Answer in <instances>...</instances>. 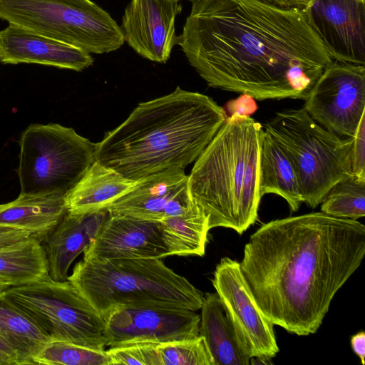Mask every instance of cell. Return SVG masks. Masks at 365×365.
Listing matches in <instances>:
<instances>
[{
  "label": "cell",
  "instance_id": "obj_1",
  "mask_svg": "<svg viewBox=\"0 0 365 365\" xmlns=\"http://www.w3.org/2000/svg\"><path fill=\"white\" fill-rule=\"evenodd\" d=\"M178 45L215 88L257 100H305L332 63L302 8L262 0H200Z\"/></svg>",
  "mask_w": 365,
  "mask_h": 365
},
{
  "label": "cell",
  "instance_id": "obj_2",
  "mask_svg": "<svg viewBox=\"0 0 365 365\" xmlns=\"http://www.w3.org/2000/svg\"><path fill=\"white\" fill-rule=\"evenodd\" d=\"M365 255V226L322 212L270 221L245 245L242 274L263 314L298 336L317 332Z\"/></svg>",
  "mask_w": 365,
  "mask_h": 365
},
{
  "label": "cell",
  "instance_id": "obj_3",
  "mask_svg": "<svg viewBox=\"0 0 365 365\" xmlns=\"http://www.w3.org/2000/svg\"><path fill=\"white\" fill-rule=\"evenodd\" d=\"M227 118L210 97L177 87L140 103L128 118L96 143L95 160L138 181L196 160Z\"/></svg>",
  "mask_w": 365,
  "mask_h": 365
},
{
  "label": "cell",
  "instance_id": "obj_4",
  "mask_svg": "<svg viewBox=\"0 0 365 365\" xmlns=\"http://www.w3.org/2000/svg\"><path fill=\"white\" fill-rule=\"evenodd\" d=\"M262 132L259 123L235 111L196 159L188 188L210 230L222 227L241 235L256 221Z\"/></svg>",
  "mask_w": 365,
  "mask_h": 365
},
{
  "label": "cell",
  "instance_id": "obj_5",
  "mask_svg": "<svg viewBox=\"0 0 365 365\" xmlns=\"http://www.w3.org/2000/svg\"><path fill=\"white\" fill-rule=\"evenodd\" d=\"M67 279L103 317L125 306H163L197 311L204 295L162 259H84Z\"/></svg>",
  "mask_w": 365,
  "mask_h": 365
},
{
  "label": "cell",
  "instance_id": "obj_6",
  "mask_svg": "<svg viewBox=\"0 0 365 365\" xmlns=\"http://www.w3.org/2000/svg\"><path fill=\"white\" fill-rule=\"evenodd\" d=\"M263 129L287 153L302 202L310 207H317L334 184L353 175L351 138L342 140L324 128L304 108L277 113Z\"/></svg>",
  "mask_w": 365,
  "mask_h": 365
},
{
  "label": "cell",
  "instance_id": "obj_7",
  "mask_svg": "<svg viewBox=\"0 0 365 365\" xmlns=\"http://www.w3.org/2000/svg\"><path fill=\"white\" fill-rule=\"evenodd\" d=\"M0 19L90 53L114 51L125 42L120 26L91 0H0Z\"/></svg>",
  "mask_w": 365,
  "mask_h": 365
},
{
  "label": "cell",
  "instance_id": "obj_8",
  "mask_svg": "<svg viewBox=\"0 0 365 365\" xmlns=\"http://www.w3.org/2000/svg\"><path fill=\"white\" fill-rule=\"evenodd\" d=\"M95 145L71 128L30 125L19 140L20 194L66 197L94 162Z\"/></svg>",
  "mask_w": 365,
  "mask_h": 365
},
{
  "label": "cell",
  "instance_id": "obj_9",
  "mask_svg": "<svg viewBox=\"0 0 365 365\" xmlns=\"http://www.w3.org/2000/svg\"><path fill=\"white\" fill-rule=\"evenodd\" d=\"M28 316L51 341L104 350L103 317L68 279L42 280L7 288L2 294Z\"/></svg>",
  "mask_w": 365,
  "mask_h": 365
},
{
  "label": "cell",
  "instance_id": "obj_10",
  "mask_svg": "<svg viewBox=\"0 0 365 365\" xmlns=\"http://www.w3.org/2000/svg\"><path fill=\"white\" fill-rule=\"evenodd\" d=\"M304 101V108L316 123L352 137L365 114L364 65L333 61Z\"/></svg>",
  "mask_w": 365,
  "mask_h": 365
},
{
  "label": "cell",
  "instance_id": "obj_11",
  "mask_svg": "<svg viewBox=\"0 0 365 365\" xmlns=\"http://www.w3.org/2000/svg\"><path fill=\"white\" fill-rule=\"evenodd\" d=\"M107 346L163 344L199 336L200 315L195 311L163 306H125L103 317Z\"/></svg>",
  "mask_w": 365,
  "mask_h": 365
},
{
  "label": "cell",
  "instance_id": "obj_12",
  "mask_svg": "<svg viewBox=\"0 0 365 365\" xmlns=\"http://www.w3.org/2000/svg\"><path fill=\"white\" fill-rule=\"evenodd\" d=\"M212 285L237 334L252 357L271 359L279 352L273 323L261 312L242 274L240 262L223 257Z\"/></svg>",
  "mask_w": 365,
  "mask_h": 365
},
{
  "label": "cell",
  "instance_id": "obj_13",
  "mask_svg": "<svg viewBox=\"0 0 365 365\" xmlns=\"http://www.w3.org/2000/svg\"><path fill=\"white\" fill-rule=\"evenodd\" d=\"M302 9L332 60L365 64V3L311 0Z\"/></svg>",
  "mask_w": 365,
  "mask_h": 365
},
{
  "label": "cell",
  "instance_id": "obj_14",
  "mask_svg": "<svg viewBox=\"0 0 365 365\" xmlns=\"http://www.w3.org/2000/svg\"><path fill=\"white\" fill-rule=\"evenodd\" d=\"M83 253L97 260L171 256L160 221L110 212Z\"/></svg>",
  "mask_w": 365,
  "mask_h": 365
},
{
  "label": "cell",
  "instance_id": "obj_15",
  "mask_svg": "<svg viewBox=\"0 0 365 365\" xmlns=\"http://www.w3.org/2000/svg\"><path fill=\"white\" fill-rule=\"evenodd\" d=\"M179 0H130L120 29L124 40L138 55L165 63L178 45L175 19L182 11Z\"/></svg>",
  "mask_w": 365,
  "mask_h": 365
},
{
  "label": "cell",
  "instance_id": "obj_16",
  "mask_svg": "<svg viewBox=\"0 0 365 365\" xmlns=\"http://www.w3.org/2000/svg\"><path fill=\"white\" fill-rule=\"evenodd\" d=\"M195 206L188 175L183 169H168L136 181L128 193L107 210L110 213L160 221L186 213Z\"/></svg>",
  "mask_w": 365,
  "mask_h": 365
},
{
  "label": "cell",
  "instance_id": "obj_17",
  "mask_svg": "<svg viewBox=\"0 0 365 365\" xmlns=\"http://www.w3.org/2000/svg\"><path fill=\"white\" fill-rule=\"evenodd\" d=\"M86 50L9 24L0 30V63H36L81 71L93 63Z\"/></svg>",
  "mask_w": 365,
  "mask_h": 365
},
{
  "label": "cell",
  "instance_id": "obj_18",
  "mask_svg": "<svg viewBox=\"0 0 365 365\" xmlns=\"http://www.w3.org/2000/svg\"><path fill=\"white\" fill-rule=\"evenodd\" d=\"M108 215L107 209L85 213L66 212L41 241L51 279L67 280L71 264L96 237Z\"/></svg>",
  "mask_w": 365,
  "mask_h": 365
},
{
  "label": "cell",
  "instance_id": "obj_19",
  "mask_svg": "<svg viewBox=\"0 0 365 365\" xmlns=\"http://www.w3.org/2000/svg\"><path fill=\"white\" fill-rule=\"evenodd\" d=\"M199 335L213 365H248L252 356L241 343L217 293H206L200 308Z\"/></svg>",
  "mask_w": 365,
  "mask_h": 365
},
{
  "label": "cell",
  "instance_id": "obj_20",
  "mask_svg": "<svg viewBox=\"0 0 365 365\" xmlns=\"http://www.w3.org/2000/svg\"><path fill=\"white\" fill-rule=\"evenodd\" d=\"M135 182L95 160L66 195L67 211L85 213L107 209Z\"/></svg>",
  "mask_w": 365,
  "mask_h": 365
},
{
  "label": "cell",
  "instance_id": "obj_21",
  "mask_svg": "<svg viewBox=\"0 0 365 365\" xmlns=\"http://www.w3.org/2000/svg\"><path fill=\"white\" fill-rule=\"evenodd\" d=\"M67 212L66 197L60 195H21L0 205V225L31 232L41 242Z\"/></svg>",
  "mask_w": 365,
  "mask_h": 365
},
{
  "label": "cell",
  "instance_id": "obj_22",
  "mask_svg": "<svg viewBox=\"0 0 365 365\" xmlns=\"http://www.w3.org/2000/svg\"><path fill=\"white\" fill-rule=\"evenodd\" d=\"M261 197L274 193L296 212L303 202L293 165L285 150L263 129L259 161Z\"/></svg>",
  "mask_w": 365,
  "mask_h": 365
},
{
  "label": "cell",
  "instance_id": "obj_23",
  "mask_svg": "<svg viewBox=\"0 0 365 365\" xmlns=\"http://www.w3.org/2000/svg\"><path fill=\"white\" fill-rule=\"evenodd\" d=\"M0 336L14 349L19 365L33 359L50 339L24 313L0 295Z\"/></svg>",
  "mask_w": 365,
  "mask_h": 365
},
{
  "label": "cell",
  "instance_id": "obj_24",
  "mask_svg": "<svg viewBox=\"0 0 365 365\" xmlns=\"http://www.w3.org/2000/svg\"><path fill=\"white\" fill-rule=\"evenodd\" d=\"M48 277L46 252L41 242L36 237L0 250V277L11 287Z\"/></svg>",
  "mask_w": 365,
  "mask_h": 365
},
{
  "label": "cell",
  "instance_id": "obj_25",
  "mask_svg": "<svg viewBox=\"0 0 365 365\" xmlns=\"http://www.w3.org/2000/svg\"><path fill=\"white\" fill-rule=\"evenodd\" d=\"M160 222L171 255H205L210 230L208 219L196 205L186 213Z\"/></svg>",
  "mask_w": 365,
  "mask_h": 365
},
{
  "label": "cell",
  "instance_id": "obj_26",
  "mask_svg": "<svg viewBox=\"0 0 365 365\" xmlns=\"http://www.w3.org/2000/svg\"><path fill=\"white\" fill-rule=\"evenodd\" d=\"M321 212L357 220L365 215V179L354 175L334 184L321 202Z\"/></svg>",
  "mask_w": 365,
  "mask_h": 365
},
{
  "label": "cell",
  "instance_id": "obj_27",
  "mask_svg": "<svg viewBox=\"0 0 365 365\" xmlns=\"http://www.w3.org/2000/svg\"><path fill=\"white\" fill-rule=\"evenodd\" d=\"M34 364L110 365L106 350L63 341H49L33 359Z\"/></svg>",
  "mask_w": 365,
  "mask_h": 365
},
{
  "label": "cell",
  "instance_id": "obj_28",
  "mask_svg": "<svg viewBox=\"0 0 365 365\" xmlns=\"http://www.w3.org/2000/svg\"><path fill=\"white\" fill-rule=\"evenodd\" d=\"M160 365H213L205 339H192L157 344Z\"/></svg>",
  "mask_w": 365,
  "mask_h": 365
},
{
  "label": "cell",
  "instance_id": "obj_29",
  "mask_svg": "<svg viewBox=\"0 0 365 365\" xmlns=\"http://www.w3.org/2000/svg\"><path fill=\"white\" fill-rule=\"evenodd\" d=\"M110 365H160L155 344H135L109 347Z\"/></svg>",
  "mask_w": 365,
  "mask_h": 365
},
{
  "label": "cell",
  "instance_id": "obj_30",
  "mask_svg": "<svg viewBox=\"0 0 365 365\" xmlns=\"http://www.w3.org/2000/svg\"><path fill=\"white\" fill-rule=\"evenodd\" d=\"M351 168L353 175L365 179V114L362 115L354 135L351 137Z\"/></svg>",
  "mask_w": 365,
  "mask_h": 365
},
{
  "label": "cell",
  "instance_id": "obj_31",
  "mask_svg": "<svg viewBox=\"0 0 365 365\" xmlns=\"http://www.w3.org/2000/svg\"><path fill=\"white\" fill-rule=\"evenodd\" d=\"M31 237H35L29 231L0 225V250L19 244Z\"/></svg>",
  "mask_w": 365,
  "mask_h": 365
},
{
  "label": "cell",
  "instance_id": "obj_32",
  "mask_svg": "<svg viewBox=\"0 0 365 365\" xmlns=\"http://www.w3.org/2000/svg\"><path fill=\"white\" fill-rule=\"evenodd\" d=\"M0 365H19L17 354L0 336Z\"/></svg>",
  "mask_w": 365,
  "mask_h": 365
},
{
  "label": "cell",
  "instance_id": "obj_33",
  "mask_svg": "<svg viewBox=\"0 0 365 365\" xmlns=\"http://www.w3.org/2000/svg\"><path fill=\"white\" fill-rule=\"evenodd\" d=\"M351 346L354 352L359 357L361 364H364L365 334L364 331H360L351 336Z\"/></svg>",
  "mask_w": 365,
  "mask_h": 365
},
{
  "label": "cell",
  "instance_id": "obj_34",
  "mask_svg": "<svg viewBox=\"0 0 365 365\" xmlns=\"http://www.w3.org/2000/svg\"><path fill=\"white\" fill-rule=\"evenodd\" d=\"M311 0H283L284 6H297L303 8L306 6Z\"/></svg>",
  "mask_w": 365,
  "mask_h": 365
},
{
  "label": "cell",
  "instance_id": "obj_35",
  "mask_svg": "<svg viewBox=\"0 0 365 365\" xmlns=\"http://www.w3.org/2000/svg\"><path fill=\"white\" fill-rule=\"evenodd\" d=\"M10 287L11 285L9 282L0 277V295H2L4 291Z\"/></svg>",
  "mask_w": 365,
  "mask_h": 365
},
{
  "label": "cell",
  "instance_id": "obj_36",
  "mask_svg": "<svg viewBox=\"0 0 365 365\" xmlns=\"http://www.w3.org/2000/svg\"><path fill=\"white\" fill-rule=\"evenodd\" d=\"M262 1L269 3V4H276L278 6H283V0H262Z\"/></svg>",
  "mask_w": 365,
  "mask_h": 365
},
{
  "label": "cell",
  "instance_id": "obj_37",
  "mask_svg": "<svg viewBox=\"0 0 365 365\" xmlns=\"http://www.w3.org/2000/svg\"><path fill=\"white\" fill-rule=\"evenodd\" d=\"M179 1H180V0H179ZM187 1L191 2L192 4H193L198 2L200 0H187Z\"/></svg>",
  "mask_w": 365,
  "mask_h": 365
},
{
  "label": "cell",
  "instance_id": "obj_38",
  "mask_svg": "<svg viewBox=\"0 0 365 365\" xmlns=\"http://www.w3.org/2000/svg\"><path fill=\"white\" fill-rule=\"evenodd\" d=\"M359 1H360L361 2L365 3V0H359Z\"/></svg>",
  "mask_w": 365,
  "mask_h": 365
}]
</instances>
